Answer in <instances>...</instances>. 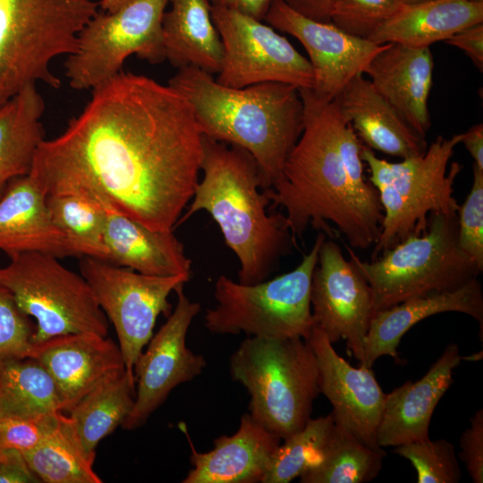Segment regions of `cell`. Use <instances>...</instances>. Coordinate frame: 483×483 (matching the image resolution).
Wrapping results in <instances>:
<instances>
[{
	"label": "cell",
	"instance_id": "1",
	"mask_svg": "<svg viewBox=\"0 0 483 483\" xmlns=\"http://www.w3.org/2000/svg\"><path fill=\"white\" fill-rule=\"evenodd\" d=\"M202 133L171 86L121 72L57 137L30 175L46 194L81 192L157 231H174L199 182Z\"/></svg>",
	"mask_w": 483,
	"mask_h": 483
},
{
	"label": "cell",
	"instance_id": "2",
	"mask_svg": "<svg viewBox=\"0 0 483 483\" xmlns=\"http://www.w3.org/2000/svg\"><path fill=\"white\" fill-rule=\"evenodd\" d=\"M299 90L303 129L282 178L265 193L274 207L284 208L293 237L301 236L309 225L332 236V224L352 248L369 249L380 235L383 208L364 199L348 177L331 126V100L311 89Z\"/></svg>",
	"mask_w": 483,
	"mask_h": 483
},
{
	"label": "cell",
	"instance_id": "3",
	"mask_svg": "<svg viewBox=\"0 0 483 483\" xmlns=\"http://www.w3.org/2000/svg\"><path fill=\"white\" fill-rule=\"evenodd\" d=\"M168 85L190 103L203 136L242 148L254 157L262 189L280 181L303 129L297 87L268 81L229 88L194 66L178 69Z\"/></svg>",
	"mask_w": 483,
	"mask_h": 483
},
{
	"label": "cell",
	"instance_id": "4",
	"mask_svg": "<svg viewBox=\"0 0 483 483\" xmlns=\"http://www.w3.org/2000/svg\"><path fill=\"white\" fill-rule=\"evenodd\" d=\"M202 135L201 171L192 201L176 226L200 210L218 225L226 245L239 259V283L267 279L294 237L282 214L268 215L269 199L254 157L244 148Z\"/></svg>",
	"mask_w": 483,
	"mask_h": 483
},
{
	"label": "cell",
	"instance_id": "5",
	"mask_svg": "<svg viewBox=\"0 0 483 483\" xmlns=\"http://www.w3.org/2000/svg\"><path fill=\"white\" fill-rule=\"evenodd\" d=\"M230 374L250 394V417L281 439L311 419L320 391L317 359L306 339L248 336L231 356Z\"/></svg>",
	"mask_w": 483,
	"mask_h": 483
},
{
	"label": "cell",
	"instance_id": "6",
	"mask_svg": "<svg viewBox=\"0 0 483 483\" xmlns=\"http://www.w3.org/2000/svg\"><path fill=\"white\" fill-rule=\"evenodd\" d=\"M462 139V133L438 136L424 153L395 163L377 157L362 145L360 157L384 212L373 258L411 234L422 233L431 214H458L453 187L462 166L454 162L449 172L447 167Z\"/></svg>",
	"mask_w": 483,
	"mask_h": 483
},
{
	"label": "cell",
	"instance_id": "7",
	"mask_svg": "<svg viewBox=\"0 0 483 483\" xmlns=\"http://www.w3.org/2000/svg\"><path fill=\"white\" fill-rule=\"evenodd\" d=\"M346 250L372 290L375 313L411 298L455 290L482 272L459 246L457 215L431 214L422 233L411 234L372 261Z\"/></svg>",
	"mask_w": 483,
	"mask_h": 483
},
{
	"label": "cell",
	"instance_id": "8",
	"mask_svg": "<svg viewBox=\"0 0 483 483\" xmlns=\"http://www.w3.org/2000/svg\"><path fill=\"white\" fill-rule=\"evenodd\" d=\"M97 5L92 0H0V106L30 84L59 88L51 63L74 52Z\"/></svg>",
	"mask_w": 483,
	"mask_h": 483
},
{
	"label": "cell",
	"instance_id": "9",
	"mask_svg": "<svg viewBox=\"0 0 483 483\" xmlns=\"http://www.w3.org/2000/svg\"><path fill=\"white\" fill-rule=\"evenodd\" d=\"M326 235L319 233L311 250L292 271L254 284L221 275L214 289L216 306L204 321L212 334L306 339L314 326L310 288L318 251Z\"/></svg>",
	"mask_w": 483,
	"mask_h": 483
},
{
	"label": "cell",
	"instance_id": "10",
	"mask_svg": "<svg viewBox=\"0 0 483 483\" xmlns=\"http://www.w3.org/2000/svg\"><path fill=\"white\" fill-rule=\"evenodd\" d=\"M0 267V283L35 321L32 343L53 336L91 332L108 334V320L91 287L57 257L40 251L12 254Z\"/></svg>",
	"mask_w": 483,
	"mask_h": 483
},
{
	"label": "cell",
	"instance_id": "11",
	"mask_svg": "<svg viewBox=\"0 0 483 483\" xmlns=\"http://www.w3.org/2000/svg\"><path fill=\"white\" fill-rule=\"evenodd\" d=\"M169 0H131L114 12H97L79 32L65 76L76 90L93 89L123 72L136 55L150 64L165 60L163 16Z\"/></svg>",
	"mask_w": 483,
	"mask_h": 483
},
{
	"label": "cell",
	"instance_id": "12",
	"mask_svg": "<svg viewBox=\"0 0 483 483\" xmlns=\"http://www.w3.org/2000/svg\"><path fill=\"white\" fill-rule=\"evenodd\" d=\"M80 270L114 327L126 370L133 372L137 359L153 335L157 317L171 313L169 295L191 275H144L89 257H82Z\"/></svg>",
	"mask_w": 483,
	"mask_h": 483
},
{
	"label": "cell",
	"instance_id": "13",
	"mask_svg": "<svg viewBox=\"0 0 483 483\" xmlns=\"http://www.w3.org/2000/svg\"><path fill=\"white\" fill-rule=\"evenodd\" d=\"M211 17L224 47L216 80L241 89L275 81L311 89L309 60L270 25L240 12L211 6Z\"/></svg>",
	"mask_w": 483,
	"mask_h": 483
},
{
	"label": "cell",
	"instance_id": "14",
	"mask_svg": "<svg viewBox=\"0 0 483 483\" xmlns=\"http://www.w3.org/2000/svg\"><path fill=\"white\" fill-rule=\"evenodd\" d=\"M183 286L175 291V308L134 364L136 394L131 411L122 424L123 429L144 425L176 386L193 380L207 366L204 356L186 345L188 330L201 306L188 298Z\"/></svg>",
	"mask_w": 483,
	"mask_h": 483
},
{
	"label": "cell",
	"instance_id": "15",
	"mask_svg": "<svg viewBox=\"0 0 483 483\" xmlns=\"http://www.w3.org/2000/svg\"><path fill=\"white\" fill-rule=\"evenodd\" d=\"M314 326L335 343L346 341L349 354L359 363L375 314L372 290L351 260L332 240L322 242L310 288Z\"/></svg>",
	"mask_w": 483,
	"mask_h": 483
},
{
	"label": "cell",
	"instance_id": "16",
	"mask_svg": "<svg viewBox=\"0 0 483 483\" xmlns=\"http://www.w3.org/2000/svg\"><path fill=\"white\" fill-rule=\"evenodd\" d=\"M264 20L302 44L313 72L311 89L330 100L355 76L364 74L371 59L385 47L351 35L332 22L307 18L284 0H272Z\"/></svg>",
	"mask_w": 483,
	"mask_h": 483
},
{
	"label": "cell",
	"instance_id": "17",
	"mask_svg": "<svg viewBox=\"0 0 483 483\" xmlns=\"http://www.w3.org/2000/svg\"><path fill=\"white\" fill-rule=\"evenodd\" d=\"M306 340L317 359L319 391L332 404L335 422L368 446L383 451L377 442V430L386 394L372 368L352 367L316 326Z\"/></svg>",
	"mask_w": 483,
	"mask_h": 483
},
{
	"label": "cell",
	"instance_id": "18",
	"mask_svg": "<svg viewBox=\"0 0 483 483\" xmlns=\"http://www.w3.org/2000/svg\"><path fill=\"white\" fill-rule=\"evenodd\" d=\"M30 358L52 377L63 413L108 374L125 369L119 345L91 332L60 335L33 343Z\"/></svg>",
	"mask_w": 483,
	"mask_h": 483
},
{
	"label": "cell",
	"instance_id": "19",
	"mask_svg": "<svg viewBox=\"0 0 483 483\" xmlns=\"http://www.w3.org/2000/svg\"><path fill=\"white\" fill-rule=\"evenodd\" d=\"M463 360L456 343H449L427 373L386 394L377 430L381 448L429 438L432 415L453 383L454 369Z\"/></svg>",
	"mask_w": 483,
	"mask_h": 483
},
{
	"label": "cell",
	"instance_id": "20",
	"mask_svg": "<svg viewBox=\"0 0 483 483\" xmlns=\"http://www.w3.org/2000/svg\"><path fill=\"white\" fill-rule=\"evenodd\" d=\"M429 47L385 44L364 74L409 126L425 138L430 128L428 98L433 82Z\"/></svg>",
	"mask_w": 483,
	"mask_h": 483
},
{
	"label": "cell",
	"instance_id": "21",
	"mask_svg": "<svg viewBox=\"0 0 483 483\" xmlns=\"http://www.w3.org/2000/svg\"><path fill=\"white\" fill-rule=\"evenodd\" d=\"M188 440L192 468L182 482L258 483L282 439L247 413L242 416L237 431L214 439V448L208 452H198Z\"/></svg>",
	"mask_w": 483,
	"mask_h": 483
},
{
	"label": "cell",
	"instance_id": "22",
	"mask_svg": "<svg viewBox=\"0 0 483 483\" xmlns=\"http://www.w3.org/2000/svg\"><path fill=\"white\" fill-rule=\"evenodd\" d=\"M451 311L476 319L482 335L483 293L478 278L455 290L411 298L377 311L369 324L360 365L372 368L377 359L386 355L398 360L397 347L406 332L428 317Z\"/></svg>",
	"mask_w": 483,
	"mask_h": 483
},
{
	"label": "cell",
	"instance_id": "23",
	"mask_svg": "<svg viewBox=\"0 0 483 483\" xmlns=\"http://www.w3.org/2000/svg\"><path fill=\"white\" fill-rule=\"evenodd\" d=\"M47 195L30 174L13 180L0 196V250L10 256L40 251L57 258L72 253L49 215Z\"/></svg>",
	"mask_w": 483,
	"mask_h": 483
},
{
	"label": "cell",
	"instance_id": "24",
	"mask_svg": "<svg viewBox=\"0 0 483 483\" xmlns=\"http://www.w3.org/2000/svg\"><path fill=\"white\" fill-rule=\"evenodd\" d=\"M335 99L368 148L401 158L420 155L427 149L425 138L409 126L365 74L355 76Z\"/></svg>",
	"mask_w": 483,
	"mask_h": 483
},
{
	"label": "cell",
	"instance_id": "25",
	"mask_svg": "<svg viewBox=\"0 0 483 483\" xmlns=\"http://www.w3.org/2000/svg\"><path fill=\"white\" fill-rule=\"evenodd\" d=\"M102 204L109 263L149 275H191V261L173 231L150 229Z\"/></svg>",
	"mask_w": 483,
	"mask_h": 483
},
{
	"label": "cell",
	"instance_id": "26",
	"mask_svg": "<svg viewBox=\"0 0 483 483\" xmlns=\"http://www.w3.org/2000/svg\"><path fill=\"white\" fill-rule=\"evenodd\" d=\"M483 22V3L428 0L402 4L369 38L377 45L429 47L462 29Z\"/></svg>",
	"mask_w": 483,
	"mask_h": 483
},
{
	"label": "cell",
	"instance_id": "27",
	"mask_svg": "<svg viewBox=\"0 0 483 483\" xmlns=\"http://www.w3.org/2000/svg\"><path fill=\"white\" fill-rule=\"evenodd\" d=\"M163 16L165 59L177 69L198 67L208 73L221 70L224 47L208 0H169Z\"/></svg>",
	"mask_w": 483,
	"mask_h": 483
},
{
	"label": "cell",
	"instance_id": "28",
	"mask_svg": "<svg viewBox=\"0 0 483 483\" xmlns=\"http://www.w3.org/2000/svg\"><path fill=\"white\" fill-rule=\"evenodd\" d=\"M44 110L37 84L28 85L0 106V196L13 180L30 174L45 140L40 122Z\"/></svg>",
	"mask_w": 483,
	"mask_h": 483
},
{
	"label": "cell",
	"instance_id": "29",
	"mask_svg": "<svg viewBox=\"0 0 483 483\" xmlns=\"http://www.w3.org/2000/svg\"><path fill=\"white\" fill-rule=\"evenodd\" d=\"M135 394L134 372L119 369L101 379L65 413L88 453L96 456L99 442L122 426Z\"/></svg>",
	"mask_w": 483,
	"mask_h": 483
},
{
	"label": "cell",
	"instance_id": "30",
	"mask_svg": "<svg viewBox=\"0 0 483 483\" xmlns=\"http://www.w3.org/2000/svg\"><path fill=\"white\" fill-rule=\"evenodd\" d=\"M62 412L56 386L33 358L0 363V419H34Z\"/></svg>",
	"mask_w": 483,
	"mask_h": 483
},
{
	"label": "cell",
	"instance_id": "31",
	"mask_svg": "<svg viewBox=\"0 0 483 483\" xmlns=\"http://www.w3.org/2000/svg\"><path fill=\"white\" fill-rule=\"evenodd\" d=\"M31 471L44 483H101L94 455L84 449L69 417L61 412L55 429L34 449L23 453Z\"/></svg>",
	"mask_w": 483,
	"mask_h": 483
},
{
	"label": "cell",
	"instance_id": "32",
	"mask_svg": "<svg viewBox=\"0 0 483 483\" xmlns=\"http://www.w3.org/2000/svg\"><path fill=\"white\" fill-rule=\"evenodd\" d=\"M46 201L51 219L64 235L73 257L108 262L106 213L101 201L81 192L52 193Z\"/></svg>",
	"mask_w": 483,
	"mask_h": 483
},
{
	"label": "cell",
	"instance_id": "33",
	"mask_svg": "<svg viewBox=\"0 0 483 483\" xmlns=\"http://www.w3.org/2000/svg\"><path fill=\"white\" fill-rule=\"evenodd\" d=\"M386 452L335 426L320 461L300 476L301 483H366L379 474Z\"/></svg>",
	"mask_w": 483,
	"mask_h": 483
},
{
	"label": "cell",
	"instance_id": "34",
	"mask_svg": "<svg viewBox=\"0 0 483 483\" xmlns=\"http://www.w3.org/2000/svg\"><path fill=\"white\" fill-rule=\"evenodd\" d=\"M334 426L331 412L310 419L301 429L284 439L261 483H288L316 465L322 457Z\"/></svg>",
	"mask_w": 483,
	"mask_h": 483
},
{
	"label": "cell",
	"instance_id": "35",
	"mask_svg": "<svg viewBox=\"0 0 483 483\" xmlns=\"http://www.w3.org/2000/svg\"><path fill=\"white\" fill-rule=\"evenodd\" d=\"M393 452L410 461L418 483H458L462 479L454 446L445 439L411 442Z\"/></svg>",
	"mask_w": 483,
	"mask_h": 483
},
{
	"label": "cell",
	"instance_id": "36",
	"mask_svg": "<svg viewBox=\"0 0 483 483\" xmlns=\"http://www.w3.org/2000/svg\"><path fill=\"white\" fill-rule=\"evenodd\" d=\"M402 4L400 0H333L330 19L345 32L369 39Z\"/></svg>",
	"mask_w": 483,
	"mask_h": 483
},
{
	"label": "cell",
	"instance_id": "37",
	"mask_svg": "<svg viewBox=\"0 0 483 483\" xmlns=\"http://www.w3.org/2000/svg\"><path fill=\"white\" fill-rule=\"evenodd\" d=\"M35 325L0 283V363L31 357Z\"/></svg>",
	"mask_w": 483,
	"mask_h": 483
},
{
	"label": "cell",
	"instance_id": "38",
	"mask_svg": "<svg viewBox=\"0 0 483 483\" xmlns=\"http://www.w3.org/2000/svg\"><path fill=\"white\" fill-rule=\"evenodd\" d=\"M457 218L459 246L483 270V170L474 164L472 186Z\"/></svg>",
	"mask_w": 483,
	"mask_h": 483
},
{
	"label": "cell",
	"instance_id": "39",
	"mask_svg": "<svg viewBox=\"0 0 483 483\" xmlns=\"http://www.w3.org/2000/svg\"><path fill=\"white\" fill-rule=\"evenodd\" d=\"M61 412L34 419H0V450L29 452L56 427Z\"/></svg>",
	"mask_w": 483,
	"mask_h": 483
},
{
	"label": "cell",
	"instance_id": "40",
	"mask_svg": "<svg viewBox=\"0 0 483 483\" xmlns=\"http://www.w3.org/2000/svg\"><path fill=\"white\" fill-rule=\"evenodd\" d=\"M459 457L474 483L483 482V409L470 419V426L460 437Z\"/></svg>",
	"mask_w": 483,
	"mask_h": 483
},
{
	"label": "cell",
	"instance_id": "41",
	"mask_svg": "<svg viewBox=\"0 0 483 483\" xmlns=\"http://www.w3.org/2000/svg\"><path fill=\"white\" fill-rule=\"evenodd\" d=\"M22 453L16 450H0V483H38Z\"/></svg>",
	"mask_w": 483,
	"mask_h": 483
},
{
	"label": "cell",
	"instance_id": "42",
	"mask_svg": "<svg viewBox=\"0 0 483 483\" xmlns=\"http://www.w3.org/2000/svg\"><path fill=\"white\" fill-rule=\"evenodd\" d=\"M446 44L462 50L475 66L483 70V23H477L461 30L445 41Z\"/></svg>",
	"mask_w": 483,
	"mask_h": 483
},
{
	"label": "cell",
	"instance_id": "43",
	"mask_svg": "<svg viewBox=\"0 0 483 483\" xmlns=\"http://www.w3.org/2000/svg\"><path fill=\"white\" fill-rule=\"evenodd\" d=\"M298 13L323 22H331L330 15L333 0H284Z\"/></svg>",
	"mask_w": 483,
	"mask_h": 483
},
{
	"label": "cell",
	"instance_id": "44",
	"mask_svg": "<svg viewBox=\"0 0 483 483\" xmlns=\"http://www.w3.org/2000/svg\"><path fill=\"white\" fill-rule=\"evenodd\" d=\"M211 6L234 10L263 21L272 0H208Z\"/></svg>",
	"mask_w": 483,
	"mask_h": 483
},
{
	"label": "cell",
	"instance_id": "45",
	"mask_svg": "<svg viewBox=\"0 0 483 483\" xmlns=\"http://www.w3.org/2000/svg\"><path fill=\"white\" fill-rule=\"evenodd\" d=\"M461 143L474 159V165L483 170V124H475L462 132Z\"/></svg>",
	"mask_w": 483,
	"mask_h": 483
},
{
	"label": "cell",
	"instance_id": "46",
	"mask_svg": "<svg viewBox=\"0 0 483 483\" xmlns=\"http://www.w3.org/2000/svg\"><path fill=\"white\" fill-rule=\"evenodd\" d=\"M131 0H101L99 4L103 12H114Z\"/></svg>",
	"mask_w": 483,
	"mask_h": 483
},
{
	"label": "cell",
	"instance_id": "47",
	"mask_svg": "<svg viewBox=\"0 0 483 483\" xmlns=\"http://www.w3.org/2000/svg\"><path fill=\"white\" fill-rule=\"evenodd\" d=\"M402 4H417L421 3L428 0H400Z\"/></svg>",
	"mask_w": 483,
	"mask_h": 483
},
{
	"label": "cell",
	"instance_id": "48",
	"mask_svg": "<svg viewBox=\"0 0 483 483\" xmlns=\"http://www.w3.org/2000/svg\"><path fill=\"white\" fill-rule=\"evenodd\" d=\"M470 2H474V3H483V0H469Z\"/></svg>",
	"mask_w": 483,
	"mask_h": 483
}]
</instances>
